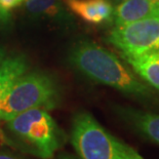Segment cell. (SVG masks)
Here are the masks:
<instances>
[{
    "mask_svg": "<svg viewBox=\"0 0 159 159\" xmlns=\"http://www.w3.org/2000/svg\"><path fill=\"white\" fill-rule=\"evenodd\" d=\"M70 61L83 75L123 93L150 101L154 94L149 87L118 57L91 41L77 42L70 52Z\"/></svg>",
    "mask_w": 159,
    "mask_h": 159,
    "instance_id": "6da1fadb",
    "label": "cell"
},
{
    "mask_svg": "<svg viewBox=\"0 0 159 159\" xmlns=\"http://www.w3.org/2000/svg\"><path fill=\"white\" fill-rule=\"evenodd\" d=\"M8 134L15 146L41 159H50L64 143L63 131L42 108H34L6 121Z\"/></svg>",
    "mask_w": 159,
    "mask_h": 159,
    "instance_id": "7a4b0ae2",
    "label": "cell"
},
{
    "mask_svg": "<svg viewBox=\"0 0 159 159\" xmlns=\"http://www.w3.org/2000/svg\"><path fill=\"white\" fill-rule=\"evenodd\" d=\"M61 91L49 75L33 72L21 75L5 93L0 104V120L7 121L34 108L53 109L59 104Z\"/></svg>",
    "mask_w": 159,
    "mask_h": 159,
    "instance_id": "3957f363",
    "label": "cell"
},
{
    "mask_svg": "<svg viewBox=\"0 0 159 159\" xmlns=\"http://www.w3.org/2000/svg\"><path fill=\"white\" fill-rule=\"evenodd\" d=\"M71 142L82 159H144L134 149L108 133L87 112L74 117Z\"/></svg>",
    "mask_w": 159,
    "mask_h": 159,
    "instance_id": "277c9868",
    "label": "cell"
},
{
    "mask_svg": "<svg viewBox=\"0 0 159 159\" xmlns=\"http://www.w3.org/2000/svg\"><path fill=\"white\" fill-rule=\"evenodd\" d=\"M108 41L124 57H133L159 50V16L115 26Z\"/></svg>",
    "mask_w": 159,
    "mask_h": 159,
    "instance_id": "5b68a950",
    "label": "cell"
},
{
    "mask_svg": "<svg viewBox=\"0 0 159 159\" xmlns=\"http://www.w3.org/2000/svg\"><path fill=\"white\" fill-rule=\"evenodd\" d=\"M66 7L84 22L100 25L113 18L114 6L109 0H62Z\"/></svg>",
    "mask_w": 159,
    "mask_h": 159,
    "instance_id": "8992f818",
    "label": "cell"
},
{
    "mask_svg": "<svg viewBox=\"0 0 159 159\" xmlns=\"http://www.w3.org/2000/svg\"><path fill=\"white\" fill-rule=\"evenodd\" d=\"M152 16H159V1L124 0L114 6L112 20L115 26H121Z\"/></svg>",
    "mask_w": 159,
    "mask_h": 159,
    "instance_id": "52a82bcc",
    "label": "cell"
},
{
    "mask_svg": "<svg viewBox=\"0 0 159 159\" xmlns=\"http://www.w3.org/2000/svg\"><path fill=\"white\" fill-rule=\"evenodd\" d=\"M119 114L149 140L159 144V115L131 108H120Z\"/></svg>",
    "mask_w": 159,
    "mask_h": 159,
    "instance_id": "ba28073f",
    "label": "cell"
},
{
    "mask_svg": "<svg viewBox=\"0 0 159 159\" xmlns=\"http://www.w3.org/2000/svg\"><path fill=\"white\" fill-rule=\"evenodd\" d=\"M124 59L141 78L159 90V50Z\"/></svg>",
    "mask_w": 159,
    "mask_h": 159,
    "instance_id": "9c48e42d",
    "label": "cell"
},
{
    "mask_svg": "<svg viewBox=\"0 0 159 159\" xmlns=\"http://www.w3.org/2000/svg\"><path fill=\"white\" fill-rule=\"evenodd\" d=\"M24 7L30 15L40 19L66 23L69 19L62 0H24Z\"/></svg>",
    "mask_w": 159,
    "mask_h": 159,
    "instance_id": "30bf717a",
    "label": "cell"
},
{
    "mask_svg": "<svg viewBox=\"0 0 159 159\" xmlns=\"http://www.w3.org/2000/svg\"><path fill=\"white\" fill-rule=\"evenodd\" d=\"M28 65L22 56L5 57L0 65V104L12 83L26 73Z\"/></svg>",
    "mask_w": 159,
    "mask_h": 159,
    "instance_id": "8fae6325",
    "label": "cell"
},
{
    "mask_svg": "<svg viewBox=\"0 0 159 159\" xmlns=\"http://www.w3.org/2000/svg\"><path fill=\"white\" fill-rule=\"evenodd\" d=\"M24 1V0H0V6L4 9V11H7L12 7H16L19 4Z\"/></svg>",
    "mask_w": 159,
    "mask_h": 159,
    "instance_id": "7c38bea8",
    "label": "cell"
},
{
    "mask_svg": "<svg viewBox=\"0 0 159 159\" xmlns=\"http://www.w3.org/2000/svg\"><path fill=\"white\" fill-rule=\"evenodd\" d=\"M57 159H82L79 156H76V155L73 154H69V153H62L60 155H57Z\"/></svg>",
    "mask_w": 159,
    "mask_h": 159,
    "instance_id": "4fadbf2b",
    "label": "cell"
},
{
    "mask_svg": "<svg viewBox=\"0 0 159 159\" xmlns=\"http://www.w3.org/2000/svg\"><path fill=\"white\" fill-rule=\"evenodd\" d=\"M9 16H8V11H4L1 6H0V21L1 22H6L8 20Z\"/></svg>",
    "mask_w": 159,
    "mask_h": 159,
    "instance_id": "5bb4252c",
    "label": "cell"
},
{
    "mask_svg": "<svg viewBox=\"0 0 159 159\" xmlns=\"http://www.w3.org/2000/svg\"><path fill=\"white\" fill-rule=\"evenodd\" d=\"M0 159H23V158L16 157L15 155H11L8 153H1V152H0Z\"/></svg>",
    "mask_w": 159,
    "mask_h": 159,
    "instance_id": "9a60e30c",
    "label": "cell"
},
{
    "mask_svg": "<svg viewBox=\"0 0 159 159\" xmlns=\"http://www.w3.org/2000/svg\"><path fill=\"white\" fill-rule=\"evenodd\" d=\"M4 59H5V52L3 50V48L0 47V65H1V63L3 62Z\"/></svg>",
    "mask_w": 159,
    "mask_h": 159,
    "instance_id": "2e32d148",
    "label": "cell"
},
{
    "mask_svg": "<svg viewBox=\"0 0 159 159\" xmlns=\"http://www.w3.org/2000/svg\"><path fill=\"white\" fill-rule=\"evenodd\" d=\"M109 1L112 3L113 6H116L117 4H119V3H121L122 1H124V0H109Z\"/></svg>",
    "mask_w": 159,
    "mask_h": 159,
    "instance_id": "e0dca14e",
    "label": "cell"
},
{
    "mask_svg": "<svg viewBox=\"0 0 159 159\" xmlns=\"http://www.w3.org/2000/svg\"><path fill=\"white\" fill-rule=\"evenodd\" d=\"M156 1H159V0H156Z\"/></svg>",
    "mask_w": 159,
    "mask_h": 159,
    "instance_id": "ac0fdd59",
    "label": "cell"
}]
</instances>
